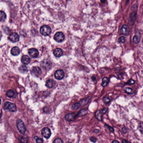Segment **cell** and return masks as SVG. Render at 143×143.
Segmentation results:
<instances>
[{"mask_svg":"<svg viewBox=\"0 0 143 143\" xmlns=\"http://www.w3.org/2000/svg\"><path fill=\"white\" fill-rule=\"evenodd\" d=\"M19 69L20 72L22 73L23 74H25L28 72V69L25 65H22L20 66Z\"/></svg>","mask_w":143,"mask_h":143,"instance_id":"obj_17","label":"cell"},{"mask_svg":"<svg viewBox=\"0 0 143 143\" xmlns=\"http://www.w3.org/2000/svg\"><path fill=\"white\" fill-rule=\"evenodd\" d=\"M130 32V29L129 27L126 25H123L121 29V34L125 36L129 35Z\"/></svg>","mask_w":143,"mask_h":143,"instance_id":"obj_11","label":"cell"},{"mask_svg":"<svg viewBox=\"0 0 143 143\" xmlns=\"http://www.w3.org/2000/svg\"><path fill=\"white\" fill-rule=\"evenodd\" d=\"M56 82L53 79H49L46 81V86L48 88H52L56 85Z\"/></svg>","mask_w":143,"mask_h":143,"instance_id":"obj_13","label":"cell"},{"mask_svg":"<svg viewBox=\"0 0 143 143\" xmlns=\"http://www.w3.org/2000/svg\"><path fill=\"white\" fill-rule=\"evenodd\" d=\"M71 143V142H68V143Z\"/></svg>","mask_w":143,"mask_h":143,"instance_id":"obj_37","label":"cell"},{"mask_svg":"<svg viewBox=\"0 0 143 143\" xmlns=\"http://www.w3.org/2000/svg\"><path fill=\"white\" fill-rule=\"evenodd\" d=\"M28 53L31 57L34 58H37L39 55V52L37 49L35 48H31L29 49Z\"/></svg>","mask_w":143,"mask_h":143,"instance_id":"obj_10","label":"cell"},{"mask_svg":"<svg viewBox=\"0 0 143 143\" xmlns=\"http://www.w3.org/2000/svg\"><path fill=\"white\" fill-rule=\"evenodd\" d=\"M40 32L44 36L49 35L51 33V29L48 25H44L40 28Z\"/></svg>","mask_w":143,"mask_h":143,"instance_id":"obj_3","label":"cell"},{"mask_svg":"<svg viewBox=\"0 0 143 143\" xmlns=\"http://www.w3.org/2000/svg\"><path fill=\"white\" fill-rule=\"evenodd\" d=\"M11 52V54L14 56H17L20 54V51L18 47H15L12 48Z\"/></svg>","mask_w":143,"mask_h":143,"instance_id":"obj_16","label":"cell"},{"mask_svg":"<svg viewBox=\"0 0 143 143\" xmlns=\"http://www.w3.org/2000/svg\"><path fill=\"white\" fill-rule=\"evenodd\" d=\"M136 14L135 12H133L130 15V23H132L133 24V23H134L136 19Z\"/></svg>","mask_w":143,"mask_h":143,"instance_id":"obj_18","label":"cell"},{"mask_svg":"<svg viewBox=\"0 0 143 143\" xmlns=\"http://www.w3.org/2000/svg\"><path fill=\"white\" fill-rule=\"evenodd\" d=\"M76 115L75 113H68L65 116V119L67 121H72L75 119Z\"/></svg>","mask_w":143,"mask_h":143,"instance_id":"obj_12","label":"cell"},{"mask_svg":"<svg viewBox=\"0 0 143 143\" xmlns=\"http://www.w3.org/2000/svg\"><path fill=\"white\" fill-rule=\"evenodd\" d=\"M112 143H120V142L117 140H114V141H113Z\"/></svg>","mask_w":143,"mask_h":143,"instance_id":"obj_33","label":"cell"},{"mask_svg":"<svg viewBox=\"0 0 143 143\" xmlns=\"http://www.w3.org/2000/svg\"><path fill=\"white\" fill-rule=\"evenodd\" d=\"M133 40L134 43L135 44H138V43L139 42L140 40V38L139 36H137V35H135L134 36L133 39Z\"/></svg>","mask_w":143,"mask_h":143,"instance_id":"obj_24","label":"cell"},{"mask_svg":"<svg viewBox=\"0 0 143 143\" xmlns=\"http://www.w3.org/2000/svg\"><path fill=\"white\" fill-rule=\"evenodd\" d=\"M63 51L60 48H57L55 49L53 51V54L55 56L57 57H61L63 55Z\"/></svg>","mask_w":143,"mask_h":143,"instance_id":"obj_14","label":"cell"},{"mask_svg":"<svg viewBox=\"0 0 143 143\" xmlns=\"http://www.w3.org/2000/svg\"><path fill=\"white\" fill-rule=\"evenodd\" d=\"M81 104L79 103V102H78V103H76L73 104L72 106V108L73 110H77L78 109H79L80 107H81Z\"/></svg>","mask_w":143,"mask_h":143,"instance_id":"obj_23","label":"cell"},{"mask_svg":"<svg viewBox=\"0 0 143 143\" xmlns=\"http://www.w3.org/2000/svg\"><path fill=\"white\" fill-rule=\"evenodd\" d=\"M92 80L93 81H94L96 80V77L94 76H93L92 77Z\"/></svg>","mask_w":143,"mask_h":143,"instance_id":"obj_35","label":"cell"},{"mask_svg":"<svg viewBox=\"0 0 143 143\" xmlns=\"http://www.w3.org/2000/svg\"><path fill=\"white\" fill-rule=\"evenodd\" d=\"M122 143H130L129 142H128V141L126 140H123L122 141Z\"/></svg>","mask_w":143,"mask_h":143,"instance_id":"obj_32","label":"cell"},{"mask_svg":"<svg viewBox=\"0 0 143 143\" xmlns=\"http://www.w3.org/2000/svg\"><path fill=\"white\" fill-rule=\"evenodd\" d=\"M135 81L134 80H132V79H130V80H129L128 82V84H130V85H133L135 83Z\"/></svg>","mask_w":143,"mask_h":143,"instance_id":"obj_30","label":"cell"},{"mask_svg":"<svg viewBox=\"0 0 143 143\" xmlns=\"http://www.w3.org/2000/svg\"><path fill=\"white\" fill-rule=\"evenodd\" d=\"M3 109L5 110H7L10 112L16 111V107L15 104L9 102H5L3 105Z\"/></svg>","mask_w":143,"mask_h":143,"instance_id":"obj_1","label":"cell"},{"mask_svg":"<svg viewBox=\"0 0 143 143\" xmlns=\"http://www.w3.org/2000/svg\"><path fill=\"white\" fill-rule=\"evenodd\" d=\"M90 140L91 142H93L94 143H95L97 141V139L96 138H95V137H91L90 138Z\"/></svg>","mask_w":143,"mask_h":143,"instance_id":"obj_31","label":"cell"},{"mask_svg":"<svg viewBox=\"0 0 143 143\" xmlns=\"http://www.w3.org/2000/svg\"><path fill=\"white\" fill-rule=\"evenodd\" d=\"M119 41L120 42L124 43L126 42V39H125V38L123 36H121L119 39Z\"/></svg>","mask_w":143,"mask_h":143,"instance_id":"obj_27","label":"cell"},{"mask_svg":"<svg viewBox=\"0 0 143 143\" xmlns=\"http://www.w3.org/2000/svg\"><path fill=\"white\" fill-rule=\"evenodd\" d=\"M109 81V80L108 79V78L106 77H104L102 79V86L104 87L107 86V85H108Z\"/></svg>","mask_w":143,"mask_h":143,"instance_id":"obj_21","label":"cell"},{"mask_svg":"<svg viewBox=\"0 0 143 143\" xmlns=\"http://www.w3.org/2000/svg\"><path fill=\"white\" fill-rule=\"evenodd\" d=\"M41 69L38 67H35L31 70V74L36 77H39L41 74Z\"/></svg>","mask_w":143,"mask_h":143,"instance_id":"obj_6","label":"cell"},{"mask_svg":"<svg viewBox=\"0 0 143 143\" xmlns=\"http://www.w3.org/2000/svg\"><path fill=\"white\" fill-rule=\"evenodd\" d=\"M36 142L37 143H42L43 139L37 137V138L36 139Z\"/></svg>","mask_w":143,"mask_h":143,"instance_id":"obj_29","label":"cell"},{"mask_svg":"<svg viewBox=\"0 0 143 143\" xmlns=\"http://www.w3.org/2000/svg\"><path fill=\"white\" fill-rule=\"evenodd\" d=\"M21 62L24 65H28L30 63V59L28 56L24 55L22 56L21 59Z\"/></svg>","mask_w":143,"mask_h":143,"instance_id":"obj_15","label":"cell"},{"mask_svg":"<svg viewBox=\"0 0 143 143\" xmlns=\"http://www.w3.org/2000/svg\"><path fill=\"white\" fill-rule=\"evenodd\" d=\"M9 39L12 42H16L19 40V35L17 33H11L9 36Z\"/></svg>","mask_w":143,"mask_h":143,"instance_id":"obj_9","label":"cell"},{"mask_svg":"<svg viewBox=\"0 0 143 143\" xmlns=\"http://www.w3.org/2000/svg\"><path fill=\"white\" fill-rule=\"evenodd\" d=\"M16 125L18 129L19 130V132L23 134H25L26 130V128L23 121L21 120H18L16 122Z\"/></svg>","mask_w":143,"mask_h":143,"instance_id":"obj_2","label":"cell"},{"mask_svg":"<svg viewBox=\"0 0 143 143\" xmlns=\"http://www.w3.org/2000/svg\"><path fill=\"white\" fill-rule=\"evenodd\" d=\"M107 110V108H104V109L101 110H98L96 112L95 116L97 118L99 121H101L102 119V116L104 114L106 113Z\"/></svg>","mask_w":143,"mask_h":143,"instance_id":"obj_4","label":"cell"},{"mask_svg":"<svg viewBox=\"0 0 143 143\" xmlns=\"http://www.w3.org/2000/svg\"><path fill=\"white\" fill-rule=\"evenodd\" d=\"M54 76L57 80H61L64 78V72L61 69H58L55 72Z\"/></svg>","mask_w":143,"mask_h":143,"instance_id":"obj_7","label":"cell"},{"mask_svg":"<svg viewBox=\"0 0 143 143\" xmlns=\"http://www.w3.org/2000/svg\"><path fill=\"white\" fill-rule=\"evenodd\" d=\"M7 19V15L4 12L0 11V21H4Z\"/></svg>","mask_w":143,"mask_h":143,"instance_id":"obj_19","label":"cell"},{"mask_svg":"<svg viewBox=\"0 0 143 143\" xmlns=\"http://www.w3.org/2000/svg\"><path fill=\"white\" fill-rule=\"evenodd\" d=\"M2 37V34L1 32L0 31V40L1 39Z\"/></svg>","mask_w":143,"mask_h":143,"instance_id":"obj_34","label":"cell"},{"mask_svg":"<svg viewBox=\"0 0 143 143\" xmlns=\"http://www.w3.org/2000/svg\"><path fill=\"white\" fill-rule=\"evenodd\" d=\"M87 113V110H86V109H82L81 110H80L79 113H78L77 116H85Z\"/></svg>","mask_w":143,"mask_h":143,"instance_id":"obj_20","label":"cell"},{"mask_svg":"<svg viewBox=\"0 0 143 143\" xmlns=\"http://www.w3.org/2000/svg\"><path fill=\"white\" fill-rule=\"evenodd\" d=\"M42 134L45 138H49L51 135V130L48 128H44L42 130Z\"/></svg>","mask_w":143,"mask_h":143,"instance_id":"obj_8","label":"cell"},{"mask_svg":"<svg viewBox=\"0 0 143 143\" xmlns=\"http://www.w3.org/2000/svg\"><path fill=\"white\" fill-rule=\"evenodd\" d=\"M103 101L104 102L106 103V104H108L110 102V99L108 97H105L103 98Z\"/></svg>","mask_w":143,"mask_h":143,"instance_id":"obj_26","label":"cell"},{"mask_svg":"<svg viewBox=\"0 0 143 143\" xmlns=\"http://www.w3.org/2000/svg\"><path fill=\"white\" fill-rule=\"evenodd\" d=\"M0 104H1V99L0 98Z\"/></svg>","mask_w":143,"mask_h":143,"instance_id":"obj_36","label":"cell"},{"mask_svg":"<svg viewBox=\"0 0 143 143\" xmlns=\"http://www.w3.org/2000/svg\"><path fill=\"white\" fill-rule=\"evenodd\" d=\"M7 96L9 98H13L15 95V93L12 90H9L7 93Z\"/></svg>","mask_w":143,"mask_h":143,"instance_id":"obj_22","label":"cell"},{"mask_svg":"<svg viewBox=\"0 0 143 143\" xmlns=\"http://www.w3.org/2000/svg\"><path fill=\"white\" fill-rule=\"evenodd\" d=\"M125 92L129 94H133L134 93L133 90L130 88H126L125 89Z\"/></svg>","mask_w":143,"mask_h":143,"instance_id":"obj_25","label":"cell"},{"mask_svg":"<svg viewBox=\"0 0 143 143\" xmlns=\"http://www.w3.org/2000/svg\"><path fill=\"white\" fill-rule=\"evenodd\" d=\"M53 143H63V142L60 138H57L54 140Z\"/></svg>","mask_w":143,"mask_h":143,"instance_id":"obj_28","label":"cell"},{"mask_svg":"<svg viewBox=\"0 0 143 143\" xmlns=\"http://www.w3.org/2000/svg\"><path fill=\"white\" fill-rule=\"evenodd\" d=\"M54 39L58 42H61L65 39V36L61 32H58L55 35Z\"/></svg>","mask_w":143,"mask_h":143,"instance_id":"obj_5","label":"cell"}]
</instances>
